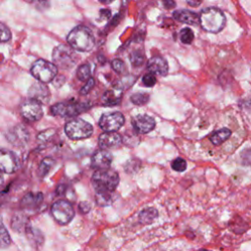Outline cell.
Wrapping results in <instances>:
<instances>
[{"label":"cell","instance_id":"1","mask_svg":"<svg viewBox=\"0 0 251 251\" xmlns=\"http://www.w3.org/2000/svg\"><path fill=\"white\" fill-rule=\"evenodd\" d=\"M95 193L113 194L116 190L120 178L116 171L112 169H102L96 170L91 178Z\"/></svg>","mask_w":251,"mask_h":251},{"label":"cell","instance_id":"2","mask_svg":"<svg viewBox=\"0 0 251 251\" xmlns=\"http://www.w3.org/2000/svg\"><path fill=\"white\" fill-rule=\"evenodd\" d=\"M69 45L79 52H88L94 47V35L89 28L83 25L74 27L67 36Z\"/></svg>","mask_w":251,"mask_h":251},{"label":"cell","instance_id":"3","mask_svg":"<svg viewBox=\"0 0 251 251\" xmlns=\"http://www.w3.org/2000/svg\"><path fill=\"white\" fill-rule=\"evenodd\" d=\"M226 22L225 14L215 7H208L198 15V23L207 32H220L225 27Z\"/></svg>","mask_w":251,"mask_h":251},{"label":"cell","instance_id":"4","mask_svg":"<svg viewBox=\"0 0 251 251\" xmlns=\"http://www.w3.org/2000/svg\"><path fill=\"white\" fill-rule=\"evenodd\" d=\"M52 59L56 67L69 70L76 64L78 57L71 46L61 44L54 48L52 53Z\"/></svg>","mask_w":251,"mask_h":251},{"label":"cell","instance_id":"5","mask_svg":"<svg viewBox=\"0 0 251 251\" xmlns=\"http://www.w3.org/2000/svg\"><path fill=\"white\" fill-rule=\"evenodd\" d=\"M65 132L71 139H84L91 136L93 133V127L88 122L76 118L69 121L65 125Z\"/></svg>","mask_w":251,"mask_h":251},{"label":"cell","instance_id":"6","mask_svg":"<svg viewBox=\"0 0 251 251\" xmlns=\"http://www.w3.org/2000/svg\"><path fill=\"white\" fill-rule=\"evenodd\" d=\"M31 75L40 82L47 83L53 80L57 75V67L46 60L39 59L33 63L30 69Z\"/></svg>","mask_w":251,"mask_h":251},{"label":"cell","instance_id":"7","mask_svg":"<svg viewBox=\"0 0 251 251\" xmlns=\"http://www.w3.org/2000/svg\"><path fill=\"white\" fill-rule=\"evenodd\" d=\"M90 106L87 103L77 102H59L51 106L50 113L59 117H75L84 111Z\"/></svg>","mask_w":251,"mask_h":251},{"label":"cell","instance_id":"8","mask_svg":"<svg viewBox=\"0 0 251 251\" xmlns=\"http://www.w3.org/2000/svg\"><path fill=\"white\" fill-rule=\"evenodd\" d=\"M51 214L58 224L67 225L73 220L75 210L73 205L67 200H58L52 204Z\"/></svg>","mask_w":251,"mask_h":251},{"label":"cell","instance_id":"9","mask_svg":"<svg viewBox=\"0 0 251 251\" xmlns=\"http://www.w3.org/2000/svg\"><path fill=\"white\" fill-rule=\"evenodd\" d=\"M20 159L11 150L0 148V172L13 174L20 169Z\"/></svg>","mask_w":251,"mask_h":251},{"label":"cell","instance_id":"10","mask_svg":"<svg viewBox=\"0 0 251 251\" xmlns=\"http://www.w3.org/2000/svg\"><path fill=\"white\" fill-rule=\"evenodd\" d=\"M125 124V117L120 112L103 114L99 120V126L104 131H117Z\"/></svg>","mask_w":251,"mask_h":251},{"label":"cell","instance_id":"11","mask_svg":"<svg viewBox=\"0 0 251 251\" xmlns=\"http://www.w3.org/2000/svg\"><path fill=\"white\" fill-rule=\"evenodd\" d=\"M21 114L28 122L39 121L43 116L42 106L36 100L29 98L21 105Z\"/></svg>","mask_w":251,"mask_h":251},{"label":"cell","instance_id":"12","mask_svg":"<svg viewBox=\"0 0 251 251\" xmlns=\"http://www.w3.org/2000/svg\"><path fill=\"white\" fill-rule=\"evenodd\" d=\"M5 137L7 141L12 145L16 147H22L25 146L28 141L29 133L25 126L18 125L9 128L5 133Z\"/></svg>","mask_w":251,"mask_h":251},{"label":"cell","instance_id":"13","mask_svg":"<svg viewBox=\"0 0 251 251\" xmlns=\"http://www.w3.org/2000/svg\"><path fill=\"white\" fill-rule=\"evenodd\" d=\"M131 126L137 133L145 134L154 129L156 123L152 117L142 114L137 115L131 119Z\"/></svg>","mask_w":251,"mask_h":251},{"label":"cell","instance_id":"14","mask_svg":"<svg viewBox=\"0 0 251 251\" xmlns=\"http://www.w3.org/2000/svg\"><path fill=\"white\" fill-rule=\"evenodd\" d=\"M123 142V137L117 131H105L99 135L98 144L101 149L116 148Z\"/></svg>","mask_w":251,"mask_h":251},{"label":"cell","instance_id":"15","mask_svg":"<svg viewBox=\"0 0 251 251\" xmlns=\"http://www.w3.org/2000/svg\"><path fill=\"white\" fill-rule=\"evenodd\" d=\"M113 157L106 149H99L95 151L91 157V166L96 170L110 168Z\"/></svg>","mask_w":251,"mask_h":251},{"label":"cell","instance_id":"16","mask_svg":"<svg viewBox=\"0 0 251 251\" xmlns=\"http://www.w3.org/2000/svg\"><path fill=\"white\" fill-rule=\"evenodd\" d=\"M28 96L30 99L36 100L40 104L46 103L49 100L50 92L46 85L42 82H35L33 83L28 89Z\"/></svg>","mask_w":251,"mask_h":251},{"label":"cell","instance_id":"17","mask_svg":"<svg viewBox=\"0 0 251 251\" xmlns=\"http://www.w3.org/2000/svg\"><path fill=\"white\" fill-rule=\"evenodd\" d=\"M147 70L149 73L153 75H166L169 71V65L167 61L160 57V56H154L150 58L147 62Z\"/></svg>","mask_w":251,"mask_h":251},{"label":"cell","instance_id":"18","mask_svg":"<svg viewBox=\"0 0 251 251\" xmlns=\"http://www.w3.org/2000/svg\"><path fill=\"white\" fill-rule=\"evenodd\" d=\"M122 96H123V88L121 86L115 85L103 93L101 97V101L103 105L112 107L120 103Z\"/></svg>","mask_w":251,"mask_h":251},{"label":"cell","instance_id":"19","mask_svg":"<svg viewBox=\"0 0 251 251\" xmlns=\"http://www.w3.org/2000/svg\"><path fill=\"white\" fill-rule=\"evenodd\" d=\"M174 19H176L177 22L189 25H195L198 24V15L190 10H176L173 13Z\"/></svg>","mask_w":251,"mask_h":251},{"label":"cell","instance_id":"20","mask_svg":"<svg viewBox=\"0 0 251 251\" xmlns=\"http://www.w3.org/2000/svg\"><path fill=\"white\" fill-rule=\"evenodd\" d=\"M43 200V194L41 192H29L25 194L21 200V206L26 209H33L38 207Z\"/></svg>","mask_w":251,"mask_h":251},{"label":"cell","instance_id":"21","mask_svg":"<svg viewBox=\"0 0 251 251\" xmlns=\"http://www.w3.org/2000/svg\"><path fill=\"white\" fill-rule=\"evenodd\" d=\"M231 133H232L231 130L229 128H227V127L220 128V129L214 131L210 135V141L215 146L222 145L224 142H226L231 136Z\"/></svg>","mask_w":251,"mask_h":251},{"label":"cell","instance_id":"22","mask_svg":"<svg viewBox=\"0 0 251 251\" xmlns=\"http://www.w3.org/2000/svg\"><path fill=\"white\" fill-rule=\"evenodd\" d=\"M157 216H158V212L155 208H147V209L142 210L139 213L138 220L141 224L147 225V224L152 223L157 218Z\"/></svg>","mask_w":251,"mask_h":251},{"label":"cell","instance_id":"23","mask_svg":"<svg viewBox=\"0 0 251 251\" xmlns=\"http://www.w3.org/2000/svg\"><path fill=\"white\" fill-rule=\"evenodd\" d=\"M25 230L26 236L28 237V239H29L32 243H34V244H36V245H39V244L42 243V241H43V235H42V233L40 232V230H38V229H36V228H34V227H32V226H26V227H25Z\"/></svg>","mask_w":251,"mask_h":251},{"label":"cell","instance_id":"24","mask_svg":"<svg viewBox=\"0 0 251 251\" xmlns=\"http://www.w3.org/2000/svg\"><path fill=\"white\" fill-rule=\"evenodd\" d=\"M54 165H55V160L53 158H51V157L44 158L38 167L39 176L44 177L51 171V169L54 167Z\"/></svg>","mask_w":251,"mask_h":251},{"label":"cell","instance_id":"25","mask_svg":"<svg viewBox=\"0 0 251 251\" xmlns=\"http://www.w3.org/2000/svg\"><path fill=\"white\" fill-rule=\"evenodd\" d=\"M76 76L79 80L85 81L91 76V68L88 64L80 65L76 71Z\"/></svg>","mask_w":251,"mask_h":251},{"label":"cell","instance_id":"26","mask_svg":"<svg viewBox=\"0 0 251 251\" xmlns=\"http://www.w3.org/2000/svg\"><path fill=\"white\" fill-rule=\"evenodd\" d=\"M149 94L147 93H143V92H138V93H134L130 96V101L134 104V105H145L148 101H149Z\"/></svg>","mask_w":251,"mask_h":251},{"label":"cell","instance_id":"27","mask_svg":"<svg viewBox=\"0 0 251 251\" xmlns=\"http://www.w3.org/2000/svg\"><path fill=\"white\" fill-rule=\"evenodd\" d=\"M179 39L184 44H190L194 39V33L189 27H183L179 31Z\"/></svg>","mask_w":251,"mask_h":251},{"label":"cell","instance_id":"28","mask_svg":"<svg viewBox=\"0 0 251 251\" xmlns=\"http://www.w3.org/2000/svg\"><path fill=\"white\" fill-rule=\"evenodd\" d=\"M11 244V237L7 228L0 225V248H7Z\"/></svg>","mask_w":251,"mask_h":251},{"label":"cell","instance_id":"29","mask_svg":"<svg viewBox=\"0 0 251 251\" xmlns=\"http://www.w3.org/2000/svg\"><path fill=\"white\" fill-rule=\"evenodd\" d=\"M129 60H130V63L133 67H139L143 64L144 55L141 53V51L135 50V51L131 52V54L129 56Z\"/></svg>","mask_w":251,"mask_h":251},{"label":"cell","instance_id":"30","mask_svg":"<svg viewBox=\"0 0 251 251\" xmlns=\"http://www.w3.org/2000/svg\"><path fill=\"white\" fill-rule=\"evenodd\" d=\"M11 226L14 229L16 230H22L23 228L25 229L26 227V225H25V219L22 215H17L13 218L12 222H11Z\"/></svg>","mask_w":251,"mask_h":251},{"label":"cell","instance_id":"31","mask_svg":"<svg viewBox=\"0 0 251 251\" xmlns=\"http://www.w3.org/2000/svg\"><path fill=\"white\" fill-rule=\"evenodd\" d=\"M186 161L182 158H176L172 162V168L176 172H183L186 169Z\"/></svg>","mask_w":251,"mask_h":251},{"label":"cell","instance_id":"32","mask_svg":"<svg viewBox=\"0 0 251 251\" xmlns=\"http://www.w3.org/2000/svg\"><path fill=\"white\" fill-rule=\"evenodd\" d=\"M12 34L7 25L0 23V42H7L10 40Z\"/></svg>","mask_w":251,"mask_h":251},{"label":"cell","instance_id":"33","mask_svg":"<svg viewBox=\"0 0 251 251\" xmlns=\"http://www.w3.org/2000/svg\"><path fill=\"white\" fill-rule=\"evenodd\" d=\"M156 82H157V78H156L155 75H153L151 73L144 75L142 77V83L147 87L154 86L156 84Z\"/></svg>","mask_w":251,"mask_h":251},{"label":"cell","instance_id":"34","mask_svg":"<svg viewBox=\"0 0 251 251\" xmlns=\"http://www.w3.org/2000/svg\"><path fill=\"white\" fill-rule=\"evenodd\" d=\"M112 69L117 73V74H122L125 71V63L121 59H114L111 63Z\"/></svg>","mask_w":251,"mask_h":251},{"label":"cell","instance_id":"35","mask_svg":"<svg viewBox=\"0 0 251 251\" xmlns=\"http://www.w3.org/2000/svg\"><path fill=\"white\" fill-rule=\"evenodd\" d=\"M94 84H95L94 79H93L92 77H89V78L86 80V83L84 84V86L80 89L79 93H80L81 95H85V94H87V93H88V92L93 88Z\"/></svg>","mask_w":251,"mask_h":251},{"label":"cell","instance_id":"36","mask_svg":"<svg viewBox=\"0 0 251 251\" xmlns=\"http://www.w3.org/2000/svg\"><path fill=\"white\" fill-rule=\"evenodd\" d=\"M31 2L37 9H46L50 4V0H31Z\"/></svg>","mask_w":251,"mask_h":251},{"label":"cell","instance_id":"37","mask_svg":"<svg viewBox=\"0 0 251 251\" xmlns=\"http://www.w3.org/2000/svg\"><path fill=\"white\" fill-rule=\"evenodd\" d=\"M78 210L80 211V213L86 214L90 210V205L88 203H86V202H80L78 204Z\"/></svg>","mask_w":251,"mask_h":251},{"label":"cell","instance_id":"38","mask_svg":"<svg viewBox=\"0 0 251 251\" xmlns=\"http://www.w3.org/2000/svg\"><path fill=\"white\" fill-rule=\"evenodd\" d=\"M163 5L166 9H173L176 7L175 0H163Z\"/></svg>","mask_w":251,"mask_h":251},{"label":"cell","instance_id":"39","mask_svg":"<svg viewBox=\"0 0 251 251\" xmlns=\"http://www.w3.org/2000/svg\"><path fill=\"white\" fill-rule=\"evenodd\" d=\"M203 0H187V4L191 7H198Z\"/></svg>","mask_w":251,"mask_h":251},{"label":"cell","instance_id":"40","mask_svg":"<svg viewBox=\"0 0 251 251\" xmlns=\"http://www.w3.org/2000/svg\"><path fill=\"white\" fill-rule=\"evenodd\" d=\"M3 183H4V176H3L2 173L0 172V187L3 185Z\"/></svg>","mask_w":251,"mask_h":251},{"label":"cell","instance_id":"41","mask_svg":"<svg viewBox=\"0 0 251 251\" xmlns=\"http://www.w3.org/2000/svg\"><path fill=\"white\" fill-rule=\"evenodd\" d=\"M99 1L103 4H109V3H112L114 0H99Z\"/></svg>","mask_w":251,"mask_h":251},{"label":"cell","instance_id":"42","mask_svg":"<svg viewBox=\"0 0 251 251\" xmlns=\"http://www.w3.org/2000/svg\"><path fill=\"white\" fill-rule=\"evenodd\" d=\"M199 251H209V250H207V249H200Z\"/></svg>","mask_w":251,"mask_h":251}]
</instances>
